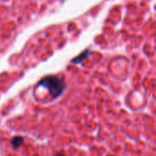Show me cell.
<instances>
[{
    "label": "cell",
    "mask_w": 156,
    "mask_h": 156,
    "mask_svg": "<svg viewBox=\"0 0 156 156\" xmlns=\"http://www.w3.org/2000/svg\"><path fill=\"white\" fill-rule=\"evenodd\" d=\"M40 85H43L46 88H48L49 90V92L53 96L58 95L61 92V90H62L61 81L58 78H56V77H48V78H45L40 82Z\"/></svg>",
    "instance_id": "cell-1"
}]
</instances>
